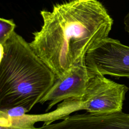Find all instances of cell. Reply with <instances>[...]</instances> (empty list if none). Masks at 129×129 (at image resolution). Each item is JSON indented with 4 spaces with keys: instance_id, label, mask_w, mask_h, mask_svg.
<instances>
[{
    "instance_id": "cell-1",
    "label": "cell",
    "mask_w": 129,
    "mask_h": 129,
    "mask_svg": "<svg viewBox=\"0 0 129 129\" xmlns=\"http://www.w3.org/2000/svg\"><path fill=\"white\" fill-rule=\"evenodd\" d=\"M40 14L42 25L29 43L57 79L84 63L87 52L108 37L113 24L98 0H69Z\"/></svg>"
},
{
    "instance_id": "cell-2",
    "label": "cell",
    "mask_w": 129,
    "mask_h": 129,
    "mask_svg": "<svg viewBox=\"0 0 129 129\" xmlns=\"http://www.w3.org/2000/svg\"><path fill=\"white\" fill-rule=\"evenodd\" d=\"M0 45V110L20 106L29 112L56 76L15 31Z\"/></svg>"
},
{
    "instance_id": "cell-3",
    "label": "cell",
    "mask_w": 129,
    "mask_h": 129,
    "mask_svg": "<svg viewBox=\"0 0 129 129\" xmlns=\"http://www.w3.org/2000/svg\"><path fill=\"white\" fill-rule=\"evenodd\" d=\"M90 73L86 92L80 97L81 110L94 114L122 111L128 87L107 79L104 75Z\"/></svg>"
},
{
    "instance_id": "cell-4",
    "label": "cell",
    "mask_w": 129,
    "mask_h": 129,
    "mask_svg": "<svg viewBox=\"0 0 129 129\" xmlns=\"http://www.w3.org/2000/svg\"><path fill=\"white\" fill-rule=\"evenodd\" d=\"M85 63L91 73L129 78V46L108 37L87 52Z\"/></svg>"
},
{
    "instance_id": "cell-5",
    "label": "cell",
    "mask_w": 129,
    "mask_h": 129,
    "mask_svg": "<svg viewBox=\"0 0 129 129\" xmlns=\"http://www.w3.org/2000/svg\"><path fill=\"white\" fill-rule=\"evenodd\" d=\"M36 129H129V113L122 111L105 114L86 111L70 115L58 122L43 124Z\"/></svg>"
},
{
    "instance_id": "cell-6",
    "label": "cell",
    "mask_w": 129,
    "mask_h": 129,
    "mask_svg": "<svg viewBox=\"0 0 129 129\" xmlns=\"http://www.w3.org/2000/svg\"><path fill=\"white\" fill-rule=\"evenodd\" d=\"M90 75L85 62L74 66L63 78L56 79L39 103L48 102L46 109L47 112L64 100L82 97L86 92Z\"/></svg>"
},
{
    "instance_id": "cell-7",
    "label": "cell",
    "mask_w": 129,
    "mask_h": 129,
    "mask_svg": "<svg viewBox=\"0 0 129 129\" xmlns=\"http://www.w3.org/2000/svg\"><path fill=\"white\" fill-rule=\"evenodd\" d=\"M25 114L18 117H9L0 113V129H36Z\"/></svg>"
},
{
    "instance_id": "cell-8",
    "label": "cell",
    "mask_w": 129,
    "mask_h": 129,
    "mask_svg": "<svg viewBox=\"0 0 129 129\" xmlns=\"http://www.w3.org/2000/svg\"><path fill=\"white\" fill-rule=\"evenodd\" d=\"M16 25L13 20L0 18V44L5 43L15 31Z\"/></svg>"
},
{
    "instance_id": "cell-9",
    "label": "cell",
    "mask_w": 129,
    "mask_h": 129,
    "mask_svg": "<svg viewBox=\"0 0 129 129\" xmlns=\"http://www.w3.org/2000/svg\"><path fill=\"white\" fill-rule=\"evenodd\" d=\"M28 112V110L26 108L20 106L0 110V113H2L9 117L21 116L25 114Z\"/></svg>"
},
{
    "instance_id": "cell-10",
    "label": "cell",
    "mask_w": 129,
    "mask_h": 129,
    "mask_svg": "<svg viewBox=\"0 0 129 129\" xmlns=\"http://www.w3.org/2000/svg\"><path fill=\"white\" fill-rule=\"evenodd\" d=\"M123 24L125 31L129 35V11L124 17Z\"/></svg>"
}]
</instances>
